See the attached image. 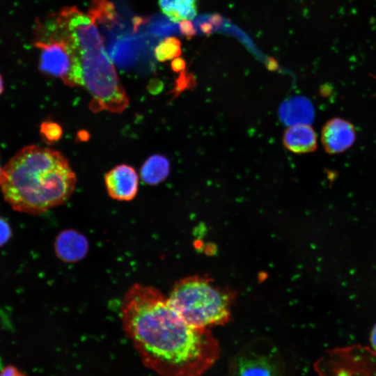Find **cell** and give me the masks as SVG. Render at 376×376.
I'll return each instance as SVG.
<instances>
[{"label":"cell","instance_id":"6da1fadb","mask_svg":"<svg viewBox=\"0 0 376 376\" xmlns=\"http://www.w3.org/2000/svg\"><path fill=\"white\" fill-rule=\"evenodd\" d=\"M120 318L142 363L161 376H201L219 357V342L210 329L189 325L152 286L132 285Z\"/></svg>","mask_w":376,"mask_h":376},{"label":"cell","instance_id":"7a4b0ae2","mask_svg":"<svg viewBox=\"0 0 376 376\" xmlns=\"http://www.w3.org/2000/svg\"><path fill=\"white\" fill-rule=\"evenodd\" d=\"M4 199L19 212L38 214L65 203L77 178L58 151L32 145L17 152L3 167Z\"/></svg>","mask_w":376,"mask_h":376},{"label":"cell","instance_id":"3957f363","mask_svg":"<svg viewBox=\"0 0 376 376\" xmlns=\"http://www.w3.org/2000/svg\"><path fill=\"white\" fill-rule=\"evenodd\" d=\"M75 46L76 63L68 86L84 88L92 97L94 111L120 113L129 99L109 57L95 19L77 7L58 12Z\"/></svg>","mask_w":376,"mask_h":376},{"label":"cell","instance_id":"277c9868","mask_svg":"<svg viewBox=\"0 0 376 376\" xmlns=\"http://www.w3.org/2000/svg\"><path fill=\"white\" fill-rule=\"evenodd\" d=\"M232 297L231 293L217 286L208 279L193 276L178 281L168 299L189 325L209 329L229 322Z\"/></svg>","mask_w":376,"mask_h":376},{"label":"cell","instance_id":"5b68a950","mask_svg":"<svg viewBox=\"0 0 376 376\" xmlns=\"http://www.w3.org/2000/svg\"><path fill=\"white\" fill-rule=\"evenodd\" d=\"M318 376H376V352L361 345L326 352L315 363Z\"/></svg>","mask_w":376,"mask_h":376},{"label":"cell","instance_id":"8992f818","mask_svg":"<svg viewBox=\"0 0 376 376\" xmlns=\"http://www.w3.org/2000/svg\"><path fill=\"white\" fill-rule=\"evenodd\" d=\"M284 364L274 345L256 340L231 359L228 376H283Z\"/></svg>","mask_w":376,"mask_h":376},{"label":"cell","instance_id":"52a82bcc","mask_svg":"<svg viewBox=\"0 0 376 376\" xmlns=\"http://www.w3.org/2000/svg\"><path fill=\"white\" fill-rule=\"evenodd\" d=\"M109 195L121 201L132 200L138 191V175L134 169L127 164H120L110 170L104 176Z\"/></svg>","mask_w":376,"mask_h":376},{"label":"cell","instance_id":"ba28073f","mask_svg":"<svg viewBox=\"0 0 376 376\" xmlns=\"http://www.w3.org/2000/svg\"><path fill=\"white\" fill-rule=\"evenodd\" d=\"M356 138L353 125L339 118L329 120L322 130V143L325 150L337 154L348 149Z\"/></svg>","mask_w":376,"mask_h":376},{"label":"cell","instance_id":"9c48e42d","mask_svg":"<svg viewBox=\"0 0 376 376\" xmlns=\"http://www.w3.org/2000/svg\"><path fill=\"white\" fill-rule=\"evenodd\" d=\"M57 256L64 262L75 263L85 257L88 250L86 237L79 232L68 229L60 233L54 243Z\"/></svg>","mask_w":376,"mask_h":376},{"label":"cell","instance_id":"30bf717a","mask_svg":"<svg viewBox=\"0 0 376 376\" xmlns=\"http://www.w3.org/2000/svg\"><path fill=\"white\" fill-rule=\"evenodd\" d=\"M285 147L295 153H307L317 148V136L308 124H297L289 127L284 132Z\"/></svg>","mask_w":376,"mask_h":376},{"label":"cell","instance_id":"8fae6325","mask_svg":"<svg viewBox=\"0 0 376 376\" xmlns=\"http://www.w3.org/2000/svg\"><path fill=\"white\" fill-rule=\"evenodd\" d=\"M159 5L164 15L173 22L191 20L198 13V0H159Z\"/></svg>","mask_w":376,"mask_h":376},{"label":"cell","instance_id":"7c38bea8","mask_svg":"<svg viewBox=\"0 0 376 376\" xmlns=\"http://www.w3.org/2000/svg\"><path fill=\"white\" fill-rule=\"evenodd\" d=\"M170 169L167 158L161 155L148 157L141 169V177L148 185H157L169 175Z\"/></svg>","mask_w":376,"mask_h":376},{"label":"cell","instance_id":"4fadbf2b","mask_svg":"<svg viewBox=\"0 0 376 376\" xmlns=\"http://www.w3.org/2000/svg\"><path fill=\"white\" fill-rule=\"evenodd\" d=\"M182 53L181 42L175 37H168L162 40L155 48L154 54L160 62L173 60Z\"/></svg>","mask_w":376,"mask_h":376},{"label":"cell","instance_id":"5bb4252c","mask_svg":"<svg viewBox=\"0 0 376 376\" xmlns=\"http://www.w3.org/2000/svg\"><path fill=\"white\" fill-rule=\"evenodd\" d=\"M288 108V118L292 116L290 120L297 124H306L313 119V109L311 103L304 99L293 101Z\"/></svg>","mask_w":376,"mask_h":376},{"label":"cell","instance_id":"9a60e30c","mask_svg":"<svg viewBox=\"0 0 376 376\" xmlns=\"http://www.w3.org/2000/svg\"><path fill=\"white\" fill-rule=\"evenodd\" d=\"M40 132L46 140L54 142L60 139L63 131L58 123L52 121H45L41 124Z\"/></svg>","mask_w":376,"mask_h":376},{"label":"cell","instance_id":"2e32d148","mask_svg":"<svg viewBox=\"0 0 376 376\" xmlns=\"http://www.w3.org/2000/svg\"><path fill=\"white\" fill-rule=\"evenodd\" d=\"M179 27L181 33L187 38H191L196 33L194 26L190 20H182L179 22Z\"/></svg>","mask_w":376,"mask_h":376},{"label":"cell","instance_id":"e0dca14e","mask_svg":"<svg viewBox=\"0 0 376 376\" xmlns=\"http://www.w3.org/2000/svg\"><path fill=\"white\" fill-rule=\"evenodd\" d=\"M0 376H27L16 366L8 365L0 371Z\"/></svg>","mask_w":376,"mask_h":376},{"label":"cell","instance_id":"ac0fdd59","mask_svg":"<svg viewBox=\"0 0 376 376\" xmlns=\"http://www.w3.org/2000/svg\"><path fill=\"white\" fill-rule=\"evenodd\" d=\"M171 66L174 72H179L184 70L186 66V62L183 58L178 57L172 61Z\"/></svg>","mask_w":376,"mask_h":376},{"label":"cell","instance_id":"d6986e66","mask_svg":"<svg viewBox=\"0 0 376 376\" xmlns=\"http://www.w3.org/2000/svg\"><path fill=\"white\" fill-rule=\"evenodd\" d=\"M8 236V228L7 225L0 221V243L3 242L4 240L7 239Z\"/></svg>","mask_w":376,"mask_h":376},{"label":"cell","instance_id":"ffe728a7","mask_svg":"<svg viewBox=\"0 0 376 376\" xmlns=\"http://www.w3.org/2000/svg\"><path fill=\"white\" fill-rule=\"evenodd\" d=\"M201 31L205 34H210L213 29L210 23H203L200 26Z\"/></svg>","mask_w":376,"mask_h":376},{"label":"cell","instance_id":"44dd1931","mask_svg":"<svg viewBox=\"0 0 376 376\" xmlns=\"http://www.w3.org/2000/svg\"><path fill=\"white\" fill-rule=\"evenodd\" d=\"M210 22L214 26H219L221 24V17L219 15H214L211 17Z\"/></svg>","mask_w":376,"mask_h":376},{"label":"cell","instance_id":"7402d4cb","mask_svg":"<svg viewBox=\"0 0 376 376\" xmlns=\"http://www.w3.org/2000/svg\"><path fill=\"white\" fill-rule=\"evenodd\" d=\"M370 343L376 351V325L374 327L373 329L371 331Z\"/></svg>","mask_w":376,"mask_h":376},{"label":"cell","instance_id":"603a6c76","mask_svg":"<svg viewBox=\"0 0 376 376\" xmlns=\"http://www.w3.org/2000/svg\"><path fill=\"white\" fill-rule=\"evenodd\" d=\"M3 178H4V170H3V167H1L0 164V187L3 181Z\"/></svg>","mask_w":376,"mask_h":376},{"label":"cell","instance_id":"cb8c5ba5","mask_svg":"<svg viewBox=\"0 0 376 376\" xmlns=\"http://www.w3.org/2000/svg\"><path fill=\"white\" fill-rule=\"evenodd\" d=\"M3 80H2V77H1V76L0 75V95L3 92Z\"/></svg>","mask_w":376,"mask_h":376}]
</instances>
